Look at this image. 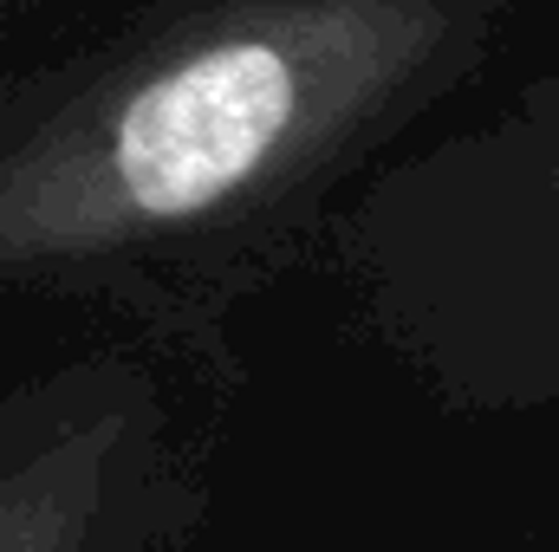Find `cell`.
<instances>
[{
    "instance_id": "6da1fadb",
    "label": "cell",
    "mask_w": 559,
    "mask_h": 552,
    "mask_svg": "<svg viewBox=\"0 0 559 552\" xmlns=\"http://www.w3.org/2000/svg\"><path fill=\"white\" fill-rule=\"evenodd\" d=\"M293 105L299 85L274 46H209L150 79L124 105L111 137V176L138 215H202L274 156Z\"/></svg>"
}]
</instances>
